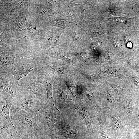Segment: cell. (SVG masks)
<instances>
[{
    "label": "cell",
    "mask_w": 139,
    "mask_h": 139,
    "mask_svg": "<svg viewBox=\"0 0 139 139\" xmlns=\"http://www.w3.org/2000/svg\"><path fill=\"white\" fill-rule=\"evenodd\" d=\"M60 112L55 106L41 105L36 117L37 124L41 132L53 138L61 126L58 113Z\"/></svg>",
    "instance_id": "1"
},
{
    "label": "cell",
    "mask_w": 139,
    "mask_h": 139,
    "mask_svg": "<svg viewBox=\"0 0 139 139\" xmlns=\"http://www.w3.org/2000/svg\"><path fill=\"white\" fill-rule=\"evenodd\" d=\"M38 111L39 110L27 111L22 110L16 112H10L11 120L19 134H27L33 138L40 133L36 121Z\"/></svg>",
    "instance_id": "2"
},
{
    "label": "cell",
    "mask_w": 139,
    "mask_h": 139,
    "mask_svg": "<svg viewBox=\"0 0 139 139\" xmlns=\"http://www.w3.org/2000/svg\"><path fill=\"white\" fill-rule=\"evenodd\" d=\"M14 99L10 112H17L22 110L25 111H36L42 104L33 95H24L20 99Z\"/></svg>",
    "instance_id": "3"
},
{
    "label": "cell",
    "mask_w": 139,
    "mask_h": 139,
    "mask_svg": "<svg viewBox=\"0 0 139 139\" xmlns=\"http://www.w3.org/2000/svg\"><path fill=\"white\" fill-rule=\"evenodd\" d=\"M12 98L9 94L1 91L0 115L11 122L13 125L10 117L11 109L14 101Z\"/></svg>",
    "instance_id": "4"
},
{
    "label": "cell",
    "mask_w": 139,
    "mask_h": 139,
    "mask_svg": "<svg viewBox=\"0 0 139 139\" xmlns=\"http://www.w3.org/2000/svg\"><path fill=\"white\" fill-rule=\"evenodd\" d=\"M54 138H65L66 139H81L79 134L74 125L69 123L62 126L54 136Z\"/></svg>",
    "instance_id": "5"
},
{
    "label": "cell",
    "mask_w": 139,
    "mask_h": 139,
    "mask_svg": "<svg viewBox=\"0 0 139 139\" xmlns=\"http://www.w3.org/2000/svg\"><path fill=\"white\" fill-rule=\"evenodd\" d=\"M0 85L1 91L6 92L13 98L20 99L23 97L25 94L6 79L1 78Z\"/></svg>",
    "instance_id": "6"
},
{
    "label": "cell",
    "mask_w": 139,
    "mask_h": 139,
    "mask_svg": "<svg viewBox=\"0 0 139 139\" xmlns=\"http://www.w3.org/2000/svg\"><path fill=\"white\" fill-rule=\"evenodd\" d=\"M0 134H7L10 135L12 139H14V132H16L20 139H22L12 124L4 117L0 115Z\"/></svg>",
    "instance_id": "7"
},
{
    "label": "cell",
    "mask_w": 139,
    "mask_h": 139,
    "mask_svg": "<svg viewBox=\"0 0 139 139\" xmlns=\"http://www.w3.org/2000/svg\"><path fill=\"white\" fill-rule=\"evenodd\" d=\"M67 108L73 110L78 112L85 123L88 134H94L91 121L88 116L87 111L84 107L79 105H76L68 106Z\"/></svg>",
    "instance_id": "8"
},
{
    "label": "cell",
    "mask_w": 139,
    "mask_h": 139,
    "mask_svg": "<svg viewBox=\"0 0 139 139\" xmlns=\"http://www.w3.org/2000/svg\"><path fill=\"white\" fill-rule=\"evenodd\" d=\"M41 82L44 86L47 92V104L50 106H54V101L53 95V81L50 77L43 76Z\"/></svg>",
    "instance_id": "9"
},
{
    "label": "cell",
    "mask_w": 139,
    "mask_h": 139,
    "mask_svg": "<svg viewBox=\"0 0 139 139\" xmlns=\"http://www.w3.org/2000/svg\"><path fill=\"white\" fill-rule=\"evenodd\" d=\"M27 89L36 96V99L42 104L44 103V90L41 85L36 82H30L27 85Z\"/></svg>",
    "instance_id": "10"
},
{
    "label": "cell",
    "mask_w": 139,
    "mask_h": 139,
    "mask_svg": "<svg viewBox=\"0 0 139 139\" xmlns=\"http://www.w3.org/2000/svg\"><path fill=\"white\" fill-rule=\"evenodd\" d=\"M33 70V68L30 67L20 66L14 69L13 73L15 79L18 83L19 80L20 79L26 76Z\"/></svg>",
    "instance_id": "11"
},
{
    "label": "cell",
    "mask_w": 139,
    "mask_h": 139,
    "mask_svg": "<svg viewBox=\"0 0 139 139\" xmlns=\"http://www.w3.org/2000/svg\"><path fill=\"white\" fill-rule=\"evenodd\" d=\"M112 123L114 128L116 130H118L122 127L121 122L118 117L115 115L111 116Z\"/></svg>",
    "instance_id": "12"
},
{
    "label": "cell",
    "mask_w": 139,
    "mask_h": 139,
    "mask_svg": "<svg viewBox=\"0 0 139 139\" xmlns=\"http://www.w3.org/2000/svg\"><path fill=\"white\" fill-rule=\"evenodd\" d=\"M59 95L60 99L63 102L66 103H70L72 102L71 97L66 90H63L61 91Z\"/></svg>",
    "instance_id": "13"
},
{
    "label": "cell",
    "mask_w": 139,
    "mask_h": 139,
    "mask_svg": "<svg viewBox=\"0 0 139 139\" xmlns=\"http://www.w3.org/2000/svg\"><path fill=\"white\" fill-rule=\"evenodd\" d=\"M94 109L98 117V119L99 123V130L98 131V133L101 135L103 139H110L109 136L104 131L99 117L98 113L96 111L95 109Z\"/></svg>",
    "instance_id": "14"
},
{
    "label": "cell",
    "mask_w": 139,
    "mask_h": 139,
    "mask_svg": "<svg viewBox=\"0 0 139 139\" xmlns=\"http://www.w3.org/2000/svg\"><path fill=\"white\" fill-rule=\"evenodd\" d=\"M52 68L54 71L64 75H69V72L66 68L60 66H52Z\"/></svg>",
    "instance_id": "15"
},
{
    "label": "cell",
    "mask_w": 139,
    "mask_h": 139,
    "mask_svg": "<svg viewBox=\"0 0 139 139\" xmlns=\"http://www.w3.org/2000/svg\"><path fill=\"white\" fill-rule=\"evenodd\" d=\"M48 135L40 134L33 138L32 139H55Z\"/></svg>",
    "instance_id": "16"
},
{
    "label": "cell",
    "mask_w": 139,
    "mask_h": 139,
    "mask_svg": "<svg viewBox=\"0 0 139 139\" xmlns=\"http://www.w3.org/2000/svg\"><path fill=\"white\" fill-rule=\"evenodd\" d=\"M131 105L128 102H126L124 105L123 107V111L126 115L129 114L131 110Z\"/></svg>",
    "instance_id": "17"
},
{
    "label": "cell",
    "mask_w": 139,
    "mask_h": 139,
    "mask_svg": "<svg viewBox=\"0 0 139 139\" xmlns=\"http://www.w3.org/2000/svg\"><path fill=\"white\" fill-rule=\"evenodd\" d=\"M84 93L86 97L89 100L91 101L93 100L94 96L92 92L90 90H85L84 91Z\"/></svg>",
    "instance_id": "18"
},
{
    "label": "cell",
    "mask_w": 139,
    "mask_h": 139,
    "mask_svg": "<svg viewBox=\"0 0 139 139\" xmlns=\"http://www.w3.org/2000/svg\"><path fill=\"white\" fill-rule=\"evenodd\" d=\"M107 98L108 101L112 103L114 101L113 95L111 93H109L107 95Z\"/></svg>",
    "instance_id": "19"
},
{
    "label": "cell",
    "mask_w": 139,
    "mask_h": 139,
    "mask_svg": "<svg viewBox=\"0 0 139 139\" xmlns=\"http://www.w3.org/2000/svg\"><path fill=\"white\" fill-rule=\"evenodd\" d=\"M105 55L107 59L111 58L112 57V54L109 51H107L106 52Z\"/></svg>",
    "instance_id": "20"
},
{
    "label": "cell",
    "mask_w": 139,
    "mask_h": 139,
    "mask_svg": "<svg viewBox=\"0 0 139 139\" xmlns=\"http://www.w3.org/2000/svg\"><path fill=\"white\" fill-rule=\"evenodd\" d=\"M103 32L101 31L96 32L94 34L93 37H97L104 34Z\"/></svg>",
    "instance_id": "21"
},
{
    "label": "cell",
    "mask_w": 139,
    "mask_h": 139,
    "mask_svg": "<svg viewBox=\"0 0 139 139\" xmlns=\"http://www.w3.org/2000/svg\"><path fill=\"white\" fill-rule=\"evenodd\" d=\"M79 56L81 58L84 59L85 58V54L83 53H77Z\"/></svg>",
    "instance_id": "22"
},
{
    "label": "cell",
    "mask_w": 139,
    "mask_h": 139,
    "mask_svg": "<svg viewBox=\"0 0 139 139\" xmlns=\"http://www.w3.org/2000/svg\"><path fill=\"white\" fill-rule=\"evenodd\" d=\"M113 43L115 47H118L119 45L118 42L115 40H113Z\"/></svg>",
    "instance_id": "23"
},
{
    "label": "cell",
    "mask_w": 139,
    "mask_h": 139,
    "mask_svg": "<svg viewBox=\"0 0 139 139\" xmlns=\"http://www.w3.org/2000/svg\"><path fill=\"white\" fill-rule=\"evenodd\" d=\"M74 37L76 38L80 39L81 40H81V39L80 38V37L78 34H77L76 33H74Z\"/></svg>",
    "instance_id": "24"
},
{
    "label": "cell",
    "mask_w": 139,
    "mask_h": 139,
    "mask_svg": "<svg viewBox=\"0 0 139 139\" xmlns=\"http://www.w3.org/2000/svg\"><path fill=\"white\" fill-rule=\"evenodd\" d=\"M125 41L126 42L129 41L130 40L128 36H127L125 37Z\"/></svg>",
    "instance_id": "25"
},
{
    "label": "cell",
    "mask_w": 139,
    "mask_h": 139,
    "mask_svg": "<svg viewBox=\"0 0 139 139\" xmlns=\"http://www.w3.org/2000/svg\"></svg>",
    "instance_id": "26"
}]
</instances>
